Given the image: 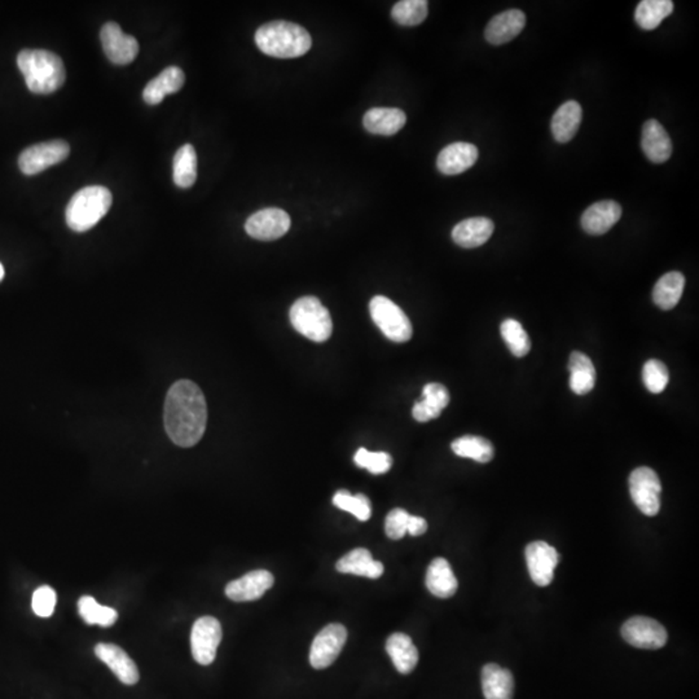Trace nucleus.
Segmentation results:
<instances>
[{
	"instance_id": "nucleus-1",
	"label": "nucleus",
	"mask_w": 699,
	"mask_h": 699,
	"mask_svg": "<svg viewBox=\"0 0 699 699\" xmlns=\"http://www.w3.org/2000/svg\"><path fill=\"white\" fill-rule=\"evenodd\" d=\"M163 423L176 446H196L204 437L208 424V405L201 388L190 379L176 381L167 391Z\"/></svg>"
},
{
	"instance_id": "nucleus-2",
	"label": "nucleus",
	"mask_w": 699,
	"mask_h": 699,
	"mask_svg": "<svg viewBox=\"0 0 699 699\" xmlns=\"http://www.w3.org/2000/svg\"><path fill=\"white\" fill-rule=\"evenodd\" d=\"M256 43L271 58L295 59L309 52L312 39L303 26L289 21H272L256 30Z\"/></svg>"
},
{
	"instance_id": "nucleus-3",
	"label": "nucleus",
	"mask_w": 699,
	"mask_h": 699,
	"mask_svg": "<svg viewBox=\"0 0 699 699\" xmlns=\"http://www.w3.org/2000/svg\"><path fill=\"white\" fill-rule=\"evenodd\" d=\"M17 65L33 94L49 95L64 85L67 71L60 56L46 50H23Z\"/></svg>"
},
{
	"instance_id": "nucleus-4",
	"label": "nucleus",
	"mask_w": 699,
	"mask_h": 699,
	"mask_svg": "<svg viewBox=\"0 0 699 699\" xmlns=\"http://www.w3.org/2000/svg\"><path fill=\"white\" fill-rule=\"evenodd\" d=\"M112 193L101 185H91L78 191L67 206V223L74 232L89 231L100 222L112 206Z\"/></svg>"
},
{
	"instance_id": "nucleus-5",
	"label": "nucleus",
	"mask_w": 699,
	"mask_h": 699,
	"mask_svg": "<svg viewBox=\"0 0 699 699\" xmlns=\"http://www.w3.org/2000/svg\"><path fill=\"white\" fill-rule=\"evenodd\" d=\"M289 318L293 328L313 342H325L333 331L330 311L312 295L302 297L293 303Z\"/></svg>"
},
{
	"instance_id": "nucleus-6",
	"label": "nucleus",
	"mask_w": 699,
	"mask_h": 699,
	"mask_svg": "<svg viewBox=\"0 0 699 699\" xmlns=\"http://www.w3.org/2000/svg\"><path fill=\"white\" fill-rule=\"evenodd\" d=\"M369 312L379 331L393 342L403 343L412 339L414 330L405 311L398 304L384 297L376 295L369 303Z\"/></svg>"
},
{
	"instance_id": "nucleus-7",
	"label": "nucleus",
	"mask_w": 699,
	"mask_h": 699,
	"mask_svg": "<svg viewBox=\"0 0 699 699\" xmlns=\"http://www.w3.org/2000/svg\"><path fill=\"white\" fill-rule=\"evenodd\" d=\"M629 494L636 507L645 516L658 515L660 509V494L662 485L658 474L653 469L641 466L635 469L629 476Z\"/></svg>"
},
{
	"instance_id": "nucleus-8",
	"label": "nucleus",
	"mask_w": 699,
	"mask_h": 699,
	"mask_svg": "<svg viewBox=\"0 0 699 699\" xmlns=\"http://www.w3.org/2000/svg\"><path fill=\"white\" fill-rule=\"evenodd\" d=\"M69 154L70 146L64 140L39 143L29 146L20 154V170L25 175H37L49 167L62 163Z\"/></svg>"
},
{
	"instance_id": "nucleus-9",
	"label": "nucleus",
	"mask_w": 699,
	"mask_h": 699,
	"mask_svg": "<svg viewBox=\"0 0 699 699\" xmlns=\"http://www.w3.org/2000/svg\"><path fill=\"white\" fill-rule=\"evenodd\" d=\"M222 638V626L215 618L202 617L194 621L191 632V649L194 660L201 666L211 665Z\"/></svg>"
},
{
	"instance_id": "nucleus-10",
	"label": "nucleus",
	"mask_w": 699,
	"mask_h": 699,
	"mask_svg": "<svg viewBox=\"0 0 699 699\" xmlns=\"http://www.w3.org/2000/svg\"><path fill=\"white\" fill-rule=\"evenodd\" d=\"M348 640V631L342 624L331 623L322 629L311 645L310 663L316 670H324L339 658Z\"/></svg>"
},
{
	"instance_id": "nucleus-11",
	"label": "nucleus",
	"mask_w": 699,
	"mask_h": 699,
	"mask_svg": "<svg viewBox=\"0 0 699 699\" xmlns=\"http://www.w3.org/2000/svg\"><path fill=\"white\" fill-rule=\"evenodd\" d=\"M624 640L638 649L658 650L667 644L665 627L648 617H633L621 627Z\"/></svg>"
},
{
	"instance_id": "nucleus-12",
	"label": "nucleus",
	"mask_w": 699,
	"mask_h": 699,
	"mask_svg": "<svg viewBox=\"0 0 699 699\" xmlns=\"http://www.w3.org/2000/svg\"><path fill=\"white\" fill-rule=\"evenodd\" d=\"M291 217L283 209L268 208L254 213L245 223V231L259 241H274L291 229Z\"/></svg>"
},
{
	"instance_id": "nucleus-13",
	"label": "nucleus",
	"mask_w": 699,
	"mask_h": 699,
	"mask_svg": "<svg viewBox=\"0 0 699 699\" xmlns=\"http://www.w3.org/2000/svg\"><path fill=\"white\" fill-rule=\"evenodd\" d=\"M526 563L535 584L546 587L555 578V569L560 563V555L545 542H534L526 546Z\"/></svg>"
},
{
	"instance_id": "nucleus-14",
	"label": "nucleus",
	"mask_w": 699,
	"mask_h": 699,
	"mask_svg": "<svg viewBox=\"0 0 699 699\" xmlns=\"http://www.w3.org/2000/svg\"><path fill=\"white\" fill-rule=\"evenodd\" d=\"M107 58L116 65H128L139 53V43L133 35L125 34L116 23H107L100 32Z\"/></svg>"
},
{
	"instance_id": "nucleus-15",
	"label": "nucleus",
	"mask_w": 699,
	"mask_h": 699,
	"mask_svg": "<svg viewBox=\"0 0 699 699\" xmlns=\"http://www.w3.org/2000/svg\"><path fill=\"white\" fill-rule=\"evenodd\" d=\"M274 575L267 570H254L228 582L226 596L235 602L256 601L274 585Z\"/></svg>"
},
{
	"instance_id": "nucleus-16",
	"label": "nucleus",
	"mask_w": 699,
	"mask_h": 699,
	"mask_svg": "<svg viewBox=\"0 0 699 699\" xmlns=\"http://www.w3.org/2000/svg\"><path fill=\"white\" fill-rule=\"evenodd\" d=\"M95 654L101 662L116 675V679L125 685H135L140 679L135 662L128 657L126 651L115 644L101 642L95 647Z\"/></svg>"
},
{
	"instance_id": "nucleus-17",
	"label": "nucleus",
	"mask_w": 699,
	"mask_h": 699,
	"mask_svg": "<svg viewBox=\"0 0 699 699\" xmlns=\"http://www.w3.org/2000/svg\"><path fill=\"white\" fill-rule=\"evenodd\" d=\"M478 149L471 143L457 142L442 149L437 166L444 175H457L474 166L478 160Z\"/></svg>"
},
{
	"instance_id": "nucleus-18",
	"label": "nucleus",
	"mask_w": 699,
	"mask_h": 699,
	"mask_svg": "<svg viewBox=\"0 0 699 699\" xmlns=\"http://www.w3.org/2000/svg\"><path fill=\"white\" fill-rule=\"evenodd\" d=\"M621 218V206L615 201H600L591 205L582 217V227L590 235L600 236L610 231Z\"/></svg>"
},
{
	"instance_id": "nucleus-19",
	"label": "nucleus",
	"mask_w": 699,
	"mask_h": 699,
	"mask_svg": "<svg viewBox=\"0 0 699 699\" xmlns=\"http://www.w3.org/2000/svg\"><path fill=\"white\" fill-rule=\"evenodd\" d=\"M526 25L524 12L519 10L505 11L489 21L485 30V38L489 44L500 46L515 39Z\"/></svg>"
},
{
	"instance_id": "nucleus-20",
	"label": "nucleus",
	"mask_w": 699,
	"mask_h": 699,
	"mask_svg": "<svg viewBox=\"0 0 699 699\" xmlns=\"http://www.w3.org/2000/svg\"><path fill=\"white\" fill-rule=\"evenodd\" d=\"M494 229L495 224L489 218H469L453 227L452 238L459 247L473 249L486 244Z\"/></svg>"
},
{
	"instance_id": "nucleus-21",
	"label": "nucleus",
	"mask_w": 699,
	"mask_h": 699,
	"mask_svg": "<svg viewBox=\"0 0 699 699\" xmlns=\"http://www.w3.org/2000/svg\"><path fill=\"white\" fill-rule=\"evenodd\" d=\"M641 148L654 163H666L671 157V137L657 119H649L642 127Z\"/></svg>"
},
{
	"instance_id": "nucleus-22",
	"label": "nucleus",
	"mask_w": 699,
	"mask_h": 699,
	"mask_svg": "<svg viewBox=\"0 0 699 699\" xmlns=\"http://www.w3.org/2000/svg\"><path fill=\"white\" fill-rule=\"evenodd\" d=\"M407 122V116L398 107H373L364 115L366 130L375 135L391 136L399 133Z\"/></svg>"
},
{
	"instance_id": "nucleus-23",
	"label": "nucleus",
	"mask_w": 699,
	"mask_h": 699,
	"mask_svg": "<svg viewBox=\"0 0 699 699\" xmlns=\"http://www.w3.org/2000/svg\"><path fill=\"white\" fill-rule=\"evenodd\" d=\"M425 584L429 592L438 599H450L459 587L452 567L442 557L433 560L427 567Z\"/></svg>"
},
{
	"instance_id": "nucleus-24",
	"label": "nucleus",
	"mask_w": 699,
	"mask_h": 699,
	"mask_svg": "<svg viewBox=\"0 0 699 699\" xmlns=\"http://www.w3.org/2000/svg\"><path fill=\"white\" fill-rule=\"evenodd\" d=\"M450 403V393L443 385L432 382L427 384L423 390V399L415 405L412 409V416L418 423H427L441 416L442 411Z\"/></svg>"
},
{
	"instance_id": "nucleus-25",
	"label": "nucleus",
	"mask_w": 699,
	"mask_h": 699,
	"mask_svg": "<svg viewBox=\"0 0 699 699\" xmlns=\"http://www.w3.org/2000/svg\"><path fill=\"white\" fill-rule=\"evenodd\" d=\"M184 82V71L181 68H166L160 76L155 77L145 86L143 98L149 106H157L163 103L167 95L175 94L183 88Z\"/></svg>"
},
{
	"instance_id": "nucleus-26",
	"label": "nucleus",
	"mask_w": 699,
	"mask_h": 699,
	"mask_svg": "<svg viewBox=\"0 0 699 699\" xmlns=\"http://www.w3.org/2000/svg\"><path fill=\"white\" fill-rule=\"evenodd\" d=\"M482 690L486 699H513L515 677L507 668L489 663L482 668Z\"/></svg>"
},
{
	"instance_id": "nucleus-27",
	"label": "nucleus",
	"mask_w": 699,
	"mask_h": 699,
	"mask_svg": "<svg viewBox=\"0 0 699 699\" xmlns=\"http://www.w3.org/2000/svg\"><path fill=\"white\" fill-rule=\"evenodd\" d=\"M337 572L377 579L384 573V564L375 561L368 549L357 548L340 558L336 564Z\"/></svg>"
},
{
	"instance_id": "nucleus-28",
	"label": "nucleus",
	"mask_w": 699,
	"mask_h": 699,
	"mask_svg": "<svg viewBox=\"0 0 699 699\" xmlns=\"http://www.w3.org/2000/svg\"><path fill=\"white\" fill-rule=\"evenodd\" d=\"M582 110L575 100L566 101L555 113L552 118V134L555 142L569 143L578 133L582 124Z\"/></svg>"
},
{
	"instance_id": "nucleus-29",
	"label": "nucleus",
	"mask_w": 699,
	"mask_h": 699,
	"mask_svg": "<svg viewBox=\"0 0 699 699\" xmlns=\"http://www.w3.org/2000/svg\"><path fill=\"white\" fill-rule=\"evenodd\" d=\"M387 651L399 674L408 675L416 668L418 650L405 633H393L387 638Z\"/></svg>"
},
{
	"instance_id": "nucleus-30",
	"label": "nucleus",
	"mask_w": 699,
	"mask_h": 699,
	"mask_svg": "<svg viewBox=\"0 0 699 699\" xmlns=\"http://www.w3.org/2000/svg\"><path fill=\"white\" fill-rule=\"evenodd\" d=\"M570 387L576 396H585L596 385V369L592 360L581 351H573L569 359Z\"/></svg>"
},
{
	"instance_id": "nucleus-31",
	"label": "nucleus",
	"mask_w": 699,
	"mask_h": 699,
	"mask_svg": "<svg viewBox=\"0 0 699 699\" xmlns=\"http://www.w3.org/2000/svg\"><path fill=\"white\" fill-rule=\"evenodd\" d=\"M685 288V277L680 272H668L663 275L654 286L653 301L660 310H672L676 307Z\"/></svg>"
},
{
	"instance_id": "nucleus-32",
	"label": "nucleus",
	"mask_w": 699,
	"mask_h": 699,
	"mask_svg": "<svg viewBox=\"0 0 699 699\" xmlns=\"http://www.w3.org/2000/svg\"><path fill=\"white\" fill-rule=\"evenodd\" d=\"M453 453L465 459H471L480 464H487L495 456V448L489 439L477 437V435H465L457 438L451 444Z\"/></svg>"
},
{
	"instance_id": "nucleus-33",
	"label": "nucleus",
	"mask_w": 699,
	"mask_h": 699,
	"mask_svg": "<svg viewBox=\"0 0 699 699\" xmlns=\"http://www.w3.org/2000/svg\"><path fill=\"white\" fill-rule=\"evenodd\" d=\"M674 12L671 0H642L635 12V20L642 30L658 28L663 20Z\"/></svg>"
},
{
	"instance_id": "nucleus-34",
	"label": "nucleus",
	"mask_w": 699,
	"mask_h": 699,
	"mask_svg": "<svg viewBox=\"0 0 699 699\" xmlns=\"http://www.w3.org/2000/svg\"><path fill=\"white\" fill-rule=\"evenodd\" d=\"M172 169V178L179 188L192 187L197 179V154L193 145L185 144L178 149Z\"/></svg>"
},
{
	"instance_id": "nucleus-35",
	"label": "nucleus",
	"mask_w": 699,
	"mask_h": 699,
	"mask_svg": "<svg viewBox=\"0 0 699 699\" xmlns=\"http://www.w3.org/2000/svg\"><path fill=\"white\" fill-rule=\"evenodd\" d=\"M78 612L89 626H100L104 629L113 626L118 620V612L115 609L100 605L91 596L80 597L78 601Z\"/></svg>"
},
{
	"instance_id": "nucleus-36",
	"label": "nucleus",
	"mask_w": 699,
	"mask_h": 699,
	"mask_svg": "<svg viewBox=\"0 0 699 699\" xmlns=\"http://www.w3.org/2000/svg\"><path fill=\"white\" fill-rule=\"evenodd\" d=\"M429 8L426 0H402L391 10V17L403 26H417L426 20Z\"/></svg>"
},
{
	"instance_id": "nucleus-37",
	"label": "nucleus",
	"mask_w": 699,
	"mask_h": 699,
	"mask_svg": "<svg viewBox=\"0 0 699 699\" xmlns=\"http://www.w3.org/2000/svg\"><path fill=\"white\" fill-rule=\"evenodd\" d=\"M500 331L508 349L516 358H524L530 352V337L526 333L521 322L515 319H507L501 322Z\"/></svg>"
},
{
	"instance_id": "nucleus-38",
	"label": "nucleus",
	"mask_w": 699,
	"mask_h": 699,
	"mask_svg": "<svg viewBox=\"0 0 699 699\" xmlns=\"http://www.w3.org/2000/svg\"><path fill=\"white\" fill-rule=\"evenodd\" d=\"M333 504L340 510L351 513L361 522L368 521L372 516V505L366 495H351L346 489H340L333 496Z\"/></svg>"
},
{
	"instance_id": "nucleus-39",
	"label": "nucleus",
	"mask_w": 699,
	"mask_h": 699,
	"mask_svg": "<svg viewBox=\"0 0 699 699\" xmlns=\"http://www.w3.org/2000/svg\"><path fill=\"white\" fill-rule=\"evenodd\" d=\"M642 379L645 387L653 394H660L667 387L670 381V373L667 366L663 361L650 359L645 363L642 369Z\"/></svg>"
},
{
	"instance_id": "nucleus-40",
	"label": "nucleus",
	"mask_w": 699,
	"mask_h": 699,
	"mask_svg": "<svg viewBox=\"0 0 699 699\" xmlns=\"http://www.w3.org/2000/svg\"><path fill=\"white\" fill-rule=\"evenodd\" d=\"M355 464L367 469L372 474H385L393 466V457L387 452H369L366 448H359L354 456Z\"/></svg>"
},
{
	"instance_id": "nucleus-41",
	"label": "nucleus",
	"mask_w": 699,
	"mask_h": 699,
	"mask_svg": "<svg viewBox=\"0 0 699 699\" xmlns=\"http://www.w3.org/2000/svg\"><path fill=\"white\" fill-rule=\"evenodd\" d=\"M56 602H58V596H56L55 590L49 585H43L33 594V611L38 617L50 618L55 611Z\"/></svg>"
},
{
	"instance_id": "nucleus-42",
	"label": "nucleus",
	"mask_w": 699,
	"mask_h": 699,
	"mask_svg": "<svg viewBox=\"0 0 699 699\" xmlns=\"http://www.w3.org/2000/svg\"><path fill=\"white\" fill-rule=\"evenodd\" d=\"M409 513L402 508L391 510L385 521V533L393 540H400L407 534Z\"/></svg>"
},
{
	"instance_id": "nucleus-43",
	"label": "nucleus",
	"mask_w": 699,
	"mask_h": 699,
	"mask_svg": "<svg viewBox=\"0 0 699 699\" xmlns=\"http://www.w3.org/2000/svg\"><path fill=\"white\" fill-rule=\"evenodd\" d=\"M426 531L427 522L425 519L417 516H409L407 534L412 535V536H421V535L425 534Z\"/></svg>"
},
{
	"instance_id": "nucleus-44",
	"label": "nucleus",
	"mask_w": 699,
	"mask_h": 699,
	"mask_svg": "<svg viewBox=\"0 0 699 699\" xmlns=\"http://www.w3.org/2000/svg\"><path fill=\"white\" fill-rule=\"evenodd\" d=\"M5 279V267H3L2 263H0V282Z\"/></svg>"
}]
</instances>
